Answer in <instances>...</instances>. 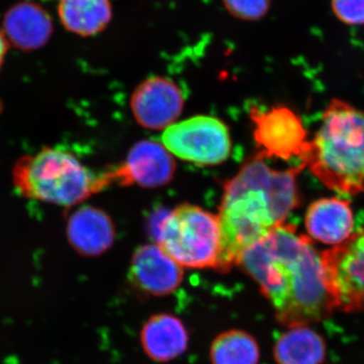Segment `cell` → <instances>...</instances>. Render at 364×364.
<instances>
[{
	"mask_svg": "<svg viewBox=\"0 0 364 364\" xmlns=\"http://www.w3.org/2000/svg\"><path fill=\"white\" fill-rule=\"evenodd\" d=\"M13 181L23 198L61 207H73L107 188L104 173L95 174L75 155L56 147L20 158Z\"/></svg>",
	"mask_w": 364,
	"mask_h": 364,
	"instance_id": "obj_4",
	"label": "cell"
},
{
	"mask_svg": "<svg viewBox=\"0 0 364 364\" xmlns=\"http://www.w3.org/2000/svg\"><path fill=\"white\" fill-rule=\"evenodd\" d=\"M67 239L74 250L85 256H97L114 244V223L105 210L85 205L72 213L66 225Z\"/></svg>",
	"mask_w": 364,
	"mask_h": 364,
	"instance_id": "obj_13",
	"label": "cell"
},
{
	"mask_svg": "<svg viewBox=\"0 0 364 364\" xmlns=\"http://www.w3.org/2000/svg\"><path fill=\"white\" fill-rule=\"evenodd\" d=\"M59 20L68 32L90 38L105 32L114 18L112 0H60Z\"/></svg>",
	"mask_w": 364,
	"mask_h": 364,
	"instance_id": "obj_16",
	"label": "cell"
},
{
	"mask_svg": "<svg viewBox=\"0 0 364 364\" xmlns=\"http://www.w3.org/2000/svg\"><path fill=\"white\" fill-rule=\"evenodd\" d=\"M254 140L259 147L258 155L265 158L289 160L301 157L309 142L301 117L284 105L268 111L253 107Z\"/></svg>",
	"mask_w": 364,
	"mask_h": 364,
	"instance_id": "obj_8",
	"label": "cell"
},
{
	"mask_svg": "<svg viewBox=\"0 0 364 364\" xmlns=\"http://www.w3.org/2000/svg\"><path fill=\"white\" fill-rule=\"evenodd\" d=\"M176 169L173 156L162 144L144 140L132 147L124 163L104 176L107 186L117 183L155 188L169 183Z\"/></svg>",
	"mask_w": 364,
	"mask_h": 364,
	"instance_id": "obj_9",
	"label": "cell"
},
{
	"mask_svg": "<svg viewBox=\"0 0 364 364\" xmlns=\"http://www.w3.org/2000/svg\"><path fill=\"white\" fill-rule=\"evenodd\" d=\"M256 155L224 186L219 221L222 256L220 269L238 264L242 254L287 218L299 203L296 176L305 165L272 168Z\"/></svg>",
	"mask_w": 364,
	"mask_h": 364,
	"instance_id": "obj_2",
	"label": "cell"
},
{
	"mask_svg": "<svg viewBox=\"0 0 364 364\" xmlns=\"http://www.w3.org/2000/svg\"><path fill=\"white\" fill-rule=\"evenodd\" d=\"M222 4L227 13L237 20L257 21L267 16L272 0H222Z\"/></svg>",
	"mask_w": 364,
	"mask_h": 364,
	"instance_id": "obj_19",
	"label": "cell"
},
{
	"mask_svg": "<svg viewBox=\"0 0 364 364\" xmlns=\"http://www.w3.org/2000/svg\"><path fill=\"white\" fill-rule=\"evenodd\" d=\"M156 244L182 267L217 268L222 256L218 215L182 203L165 215L154 229Z\"/></svg>",
	"mask_w": 364,
	"mask_h": 364,
	"instance_id": "obj_5",
	"label": "cell"
},
{
	"mask_svg": "<svg viewBox=\"0 0 364 364\" xmlns=\"http://www.w3.org/2000/svg\"><path fill=\"white\" fill-rule=\"evenodd\" d=\"M181 267L158 244H147L134 253L130 277L146 293L164 296L181 284Z\"/></svg>",
	"mask_w": 364,
	"mask_h": 364,
	"instance_id": "obj_11",
	"label": "cell"
},
{
	"mask_svg": "<svg viewBox=\"0 0 364 364\" xmlns=\"http://www.w3.org/2000/svg\"><path fill=\"white\" fill-rule=\"evenodd\" d=\"M162 145L179 159L193 164L218 165L231 154V136L218 117L196 116L172 124L161 136Z\"/></svg>",
	"mask_w": 364,
	"mask_h": 364,
	"instance_id": "obj_6",
	"label": "cell"
},
{
	"mask_svg": "<svg viewBox=\"0 0 364 364\" xmlns=\"http://www.w3.org/2000/svg\"><path fill=\"white\" fill-rule=\"evenodd\" d=\"M141 341L148 356L159 363H165L186 351L188 331L181 320L162 314L147 321L141 333Z\"/></svg>",
	"mask_w": 364,
	"mask_h": 364,
	"instance_id": "obj_15",
	"label": "cell"
},
{
	"mask_svg": "<svg viewBox=\"0 0 364 364\" xmlns=\"http://www.w3.org/2000/svg\"><path fill=\"white\" fill-rule=\"evenodd\" d=\"M7 51H9V41L6 40L4 33L0 31V69L4 65Z\"/></svg>",
	"mask_w": 364,
	"mask_h": 364,
	"instance_id": "obj_21",
	"label": "cell"
},
{
	"mask_svg": "<svg viewBox=\"0 0 364 364\" xmlns=\"http://www.w3.org/2000/svg\"><path fill=\"white\" fill-rule=\"evenodd\" d=\"M259 358L256 340L248 333L238 330L223 333L210 348L213 364H257Z\"/></svg>",
	"mask_w": 364,
	"mask_h": 364,
	"instance_id": "obj_18",
	"label": "cell"
},
{
	"mask_svg": "<svg viewBox=\"0 0 364 364\" xmlns=\"http://www.w3.org/2000/svg\"><path fill=\"white\" fill-rule=\"evenodd\" d=\"M54 31L51 16L35 2L23 1L9 9L4 16V33L6 40L23 51L44 47Z\"/></svg>",
	"mask_w": 364,
	"mask_h": 364,
	"instance_id": "obj_12",
	"label": "cell"
},
{
	"mask_svg": "<svg viewBox=\"0 0 364 364\" xmlns=\"http://www.w3.org/2000/svg\"><path fill=\"white\" fill-rule=\"evenodd\" d=\"M238 265L289 327L318 322L335 309L322 253L291 225L274 228L242 254Z\"/></svg>",
	"mask_w": 364,
	"mask_h": 364,
	"instance_id": "obj_1",
	"label": "cell"
},
{
	"mask_svg": "<svg viewBox=\"0 0 364 364\" xmlns=\"http://www.w3.org/2000/svg\"><path fill=\"white\" fill-rule=\"evenodd\" d=\"M305 225L313 241L337 246L351 236L354 215L350 203L341 198H321L309 207Z\"/></svg>",
	"mask_w": 364,
	"mask_h": 364,
	"instance_id": "obj_14",
	"label": "cell"
},
{
	"mask_svg": "<svg viewBox=\"0 0 364 364\" xmlns=\"http://www.w3.org/2000/svg\"><path fill=\"white\" fill-rule=\"evenodd\" d=\"M299 159L328 188L350 196L364 193V112L343 100H331Z\"/></svg>",
	"mask_w": 364,
	"mask_h": 364,
	"instance_id": "obj_3",
	"label": "cell"
},
{
	"mask_svg": "<svg viewBox=\"0 0 364 364\" xmlns=\"http://www.w3.org/2000/svg\"><path fill=\"white\" fill-rule=\"evenodd\" d=\"M326 356L324 340L308 326H294L277 339L274 358L279 364H321Z\"/></svg>",
	"mask_w": 364,
	"mask_h": 364,
	"instance_id": "obj_17",
	"label": "cell"
},
{
	"mask_svg": "<svg viewBox=\"0 0 364 364\" xmlns=\"http://www.w3.org/2000/svg\"><path fill=\"white\" fill-rule=\"evenodd\" d=\"M130 105L136 123L143 128L165 130L181 116L184 97L176 81L153 75L136 86Z\"/></svg>",
	"mask_w": 364,
	"mask_h": 364,
	"instance_id": "obj_10",
	"label": "cell"
},
{
	"mask_svg": "<svg viewBox=\"0 0 364 364\" xmlns=\"http://www.w3.org/2000/svg\"><path fill=\"white\" fill-rule=\"evenodd\" d=\"M322 257L335 309L364 311V228Z\"/></svg>",
	"mask_w": 364,
	"mask_h": 364,
	"instance_id": "obj_7",
	"label": "cell"
},
{
	"mask_svg": "<svg viewBox=\"0 0 364 364\" xmlns=\"http://www.w3.org/2000/svg\"><path fill=\"white\" fill-rule=\"evenodd\" d=\"M333 14L347 26L364 25V0H331Z\"/></svg>",
	"mask_w": 364,
	"mask_h": 364,
	"instance_id": "obj_20",
	"label": "cell"
}]
</instances>
